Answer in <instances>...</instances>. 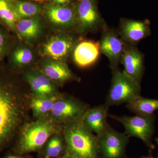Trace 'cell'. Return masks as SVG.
I'll return each mask as SVG.
<instances>
[{"mask_svg":"<svg viewBox=\"0 0 158 158\" xmlns=\"http://www.w3.org/2000/svg\"><path fill=\"white\" fill-rule=\"evenodd\" d=\"M15 74L0 65V153L16 135L23 119V100Z\"/></svg>","mask_w":158,"mask_h":158,"instance_id":"cell-1","label":"cell"},{"mask_svg":"<svg viewBox=\"0 0 158 158\" xmlns=\"http://www.w3.org/2000/svg\"><path fill=\"white\" fill-rule=\"evenodd\" d=\"M62 131L67 152L84 158H101L97 136L81 119L64 124Z\"/></svg>","mask_w":158,"mask_h":158,"instance_id":"cell-2","label":"cell"},{"mask_svg":"<svg viewBox=\"0 0 158 158\" xmlns=\"http://www.w3.org/2000/svg\"><path fill=\"white\" fill-rule=\"evenodd\" d=\"M56 123L50 117H44L26 125L21 130L13 151L23 154L39 149L58 132L59 129Z\"/></svg>","mask_w":158,"mask_h":158,"instance_id":"cell-3","label":"cell"},{"mask_svg":"<svg viewBox=\"0 0 158 158\" xmlns=\"http://www.w3.org/2000/svg\"><path fill=\"white\" fill-rule=\"evenodd\" d=\"M141 84L118 68L112 70L111 86L105 103L109 107L127 104L141 96Z\"/></svg>","mask_w":158,"mask_h":158,"instance_id":"cell-4","label":"cell"},{"mask_svg":"<svg viewBox=\"0 0 158 158\" xmlns=\"http://www.w3.org/2000/svg\"><path fill=\"white\" fill-rule=\"evenodd\" d=\"M109 116L120 123L124 127V133L129 138H139L151 150L155 148V145L152 141L155 131L156 116L154 114L150 116L135 115L133 116H118L109 115Z\"/></svg>","mask_w":158,"mask_h":158,"instance_id":"cell-5","label":"cell"},{"mask_svg":"<svg viewBox=\"0 0 158 158\" xmlns=\"http://www.w3.org/2000/svg\"><path fill=\"white\" fill-rule=\"evenodd\" d=\"M76 2L65 6L44 4L41 15L49 27L55 32H75Z\"/></svg>","mask_w":158,"mask_h":158,"instance_id":"cell-6","label":"cell"},{"mask_svg":"<svg viewBox=\"0 0 158 158\" xmlns=\"http://www.w3.org/2000/svg\"><path fill=\"white\" fill-rule=\"evenodd\" d=\"M77 42V37L73 33L56 32L40 46V54L42 58H51L66 62L72 54Z\"/></svg>","mask_w":158,"mask_h":158,"instance_id":"cell-7","label":"cell"},{"mask_svg":"<svg viewBox=\"0 0 158 158\" xmlns=\"http://www.w3.org/2000/svg\"><path fill=\"white\" fill-rule=\"evenodd\" d=\"M104 27L97 0H77L75 32L82 35Z\"/></svg>","mask_w":158,"mask_h":158,"instance_id":"cell-8","label":"cell"},{"mask_svg":"<svg viewBox=\"0 0 158 158\" xmlns=\"http://www.w3.org/2000/svg\"><path fill=\"white\" fill-rule=\"evenodd\" d=\"M89 106L71 97L60 96L55 102L49 117L65 124L81 119Z\"/></svg>","mask_w":158,"mask_h":158,"instance_id":"cell-9","label":"cell"},{"mask_svg":"<svg viewBox=\"0 0 158 158\" xmlns=\"http://www.w3.org/2000/svg\"><path fill=\"white\" fill-rule=\"evenodd\" d=\"M97 136L101 158H123L129 137L120 133L110 125L103 132Z\"/></svg>","mask_w":158,"mask_h":158,"instance_id":"cell-10","label":"cell"},{"mask_svg":"<svg viewBox=\"0 0 158 158\" xmlns=\"http://www.w3.org/2000/svg\"><path fill=\"white\" fill-rule=\"evenodd\" d=\"M101 52L109 59L112 70L118 68L126 44L114 31L104 28L99 42Z\"/></svg>","mask_w":158,"mask_h":158,"instance_id":"cell-11","label":"cell"},{"mask_svg":"<svg viewBox=\"0 0 158 158\" xmlns=\"http://www.w3.org/2000/svg\"><path fill=\"white\" fill-rule=\"evenodd\" d=\"M40 70L56 85H63L77 80L66 62L49 58H42L39 63Z\"/></svg>","mask_w":158,"mask_h":158,"instance_id":"cell-12","label":"cell"},{"mask_svg":"<svg viewBox=\"0 0 158 158\" xmlns=\"http://www.w3.org/2000/svg\"><path fill=\"white\" fill-rule=\"evenodd\" d=\"M120 38L126 44L134 45L151 34L148 20L123 19L119 26Z\"/></svg>","mask_w":158,"mask_h":158,"instance_id":"cell-13","label":"cell"},{"mask_svg":"<svg viewBox=\"0 0 158 158\" xmlns=\"http://www.w3.org/2000/svg\"><path fill=\"white\" fill-rule=\"evenodd\" d=\"M144 57L135 47L127 44L120 62L124 67L123 71L140 84L145 70Z\"/></svg>","mask_w":158,"mask_h":158,"instance_id":"cell-14","label":"cell"},{"mask_svg":"<svg viewBox=\"0 0 158 158\" xmlns=\"http://www.w3.org/2000/svg\"><path fill=\"white\" fill-rule=\"evenodd\" d=\"M8 68L16 73L27 68L36 60V53L32 45L20 40L16 43L8 56Z\"/></svg>","mask_w":158,"mask_h":158,"instance_id":"cell-15","label":"cell"},{"mask_svg":"<svg viewBox=\"0 0 158 158\" xmlns=\"http://www.w3.org/2000/svg\"><path fill=\"white\" fill-rule=\"evenodd\" d=\"M24 77L34 96H50L57 94L56 84L38 68H32L26 71Z\"/></svg>","mask_w":158,"mask_h":158,"instance_id":"cell-16","label":"cell"},{"mask_svg":"<svg viewBox=\"0 0 158 158\" xmlns=\"http://www.w3.org/2000/svg\"><path fill=\"white\" fill-rule=\"evenodd\" d=\"M44 27L40 15L21 19L15 27V35L20 40L33 45L41 37Z\"/></svg>","mask_w":158,"mask_h":158,"instance_id":"cell-17","label":"cell"},{"mask_svg":"<svg viewBox=\"0 0 158 158\" xmlns=\"http://www.w3.org/2000/svg\"><path fill=\"white\" fill-rule=\"evenodd\" d=\"M100 52L99 42L84 40L77 43L72 55L74 62L78 66L85 68L97 61Z\"/></svg>","mask_w":158,"mask_h":158,"instance_id":"cell-18","label":"cell"},{"mask_svg":"<svg viewBox=\"0 0 158 158\" xmlns=\"http://www.w3.org/2000/svg\"><path fill=\"white\" fill-rule=\"evenodd\" d=\"M109 108L105 103L88 108L81 118L83 124L96 135L103 132L110 125L107 121Z\"/></svg>","mask_w":158,"mask_h":158,"instance_id":"cell-19","label":"cell"},{"mask_svg":"<svg viewBox=\"0 0 158 158\" xmlns=\"http://www.w3.org/2000/svg\"><path fill=\"white\" fill-rule=\"evenodd\" d=\"M59 97L58 94L50 96H33L31 100V106L34 117L42 118L49 114L55 102Z\"/></svg>","mask_w":158,"mask_h":158,"instance_id":"cell-20","label":"cell"},{"mask_svg":"<svg viewBox=\"0 0 158 158\" xmlns=\"http://www.w3.org/2000/svg\"><path fill=\"white\" fill-rule=\"evenodd\" d=\"M20 19L10 0H0V23L15 34V27Z\"/></svg>","mask_w":158,"mask_h":158,"instance_id":"cell-21","label":"cell"},{"mask_svg":"<svg viewBox=\"0 0 158 158\" xmlns=\"http://www.w3.org/2000/svg\"><path fill=\"white\" fill-rule=\"evenodd\" d=\"M126 108L136 115L150 116L158 110V100L140 96L127 104Z\"/></svg>","mask_w":158,"mask_h":158,"instance_id":"cell-22","label":"cell"},{"mask_svg":"<svg viewBox=\"0 0 158 158\" xmlns=\"http://www.w3.org/2000/svg\"><path fill=\"white\" fill-rule=\"evenodd\" d=\"M16 13L21 19L28 18L40 15L42 5L28 0H10Z\"/></svg>","mask_w":158,"mask_h":158,"instance_id":"cell-23","label":"cell"},{"mask_svg":"<svg viewBox=\"0 0 158 158\" xmlns=\"http://www.w3.org/2000/svg\"><path fill=\"white\" fill-rule=\"evenodd\" d=\"M10 32L2 25H0V65L16 43Z\"/></svg>","mask_w":158,"mask_h":158,"instance_id":"cell-24","label":"cell"},{"mask_svg":"<svg viewBox=\"0 0 158 158\" xmlns=\"http://www.w3.org/2000/svg\"><path fill=\"white\" fill-rule=\"evenodd\" d=\"M63 149L62 139L57 135H54L49 139L47 145V158L57 157L61 154Z\"/></svg>","mask_w":158,"mask_h":158,"instance_id":"cell-25","label":"cell"},{"mask_svg":"<svg viewBox=\"0 0 158 158\" xmlns=\"http://www.w3.org/2000/svg\"><path fill=\"white\" fill-rule=\"evenodd\" d=\"M77 1V0H49L46 3L58 6H65L74 4Z\"/></svg>","mask_w":158,"mask_h":158,"instance_id":"cell-26","label":"cell"},{"mask_svg":"<svg viewBox=\"0 0 158 158\" xmlns=\"http://www.w3.org/2000/svg\"><path fill=\"white\" fill-rule=\"evenodd\" d=\"M61 158H84L77 155L71 153L67 152H66V153L65 155L62 156Z\"/></svg>","mask_w":158,"mask_h":158,"instance_id":"cell-27","label":"cell"},{"mask_svg":"<svg viewBox=\"0 0 158 158\" xmlns=\"http://www.w3.org/2000/svg\"><path fill=\"white\" fill-rule=\"evenodd\" d=\"M30 1L35 2L39 3V4L42 5V4H45V3L47 2L49 0H30Z\"/></svg>","mask_w":158,"mask_h":158,"instance_id":"cell-28","label":"cell"},{"mask_svg":"<svg viewBox=\"0 0 158 158\" xmlns=\"http://www.w3.org/2000/svg\"><path fill=\"white\" fill-rule=\"evenodd\" d=\"M4 158H24L18 156H15L13 155H8L6 156V157H5Z\"/></svg>","mask_w":158,"mask_h":158,"instance_id":"cell-29","label":"cell"},{"mask_svg":"<svg viewBox=\"0 0 158 158\" xmlns=\"http://www.w3.org/2000/svg\"><path fill=\"white\" fill-rule=\"evenodd\" d=\"M141 158H154V157L153 156L152 153V152H150L149 154L147 156H144L142 157Z\"/></svg>","mask_w":158,"mask_h":158,"instance_id":"cell-30","label":"cell"},{"mask_svg":"<svg viewBox=\"0 0 158 158\" xmlns=\"http://www.w3.org/2000/svg\"><path fill=\"white\" fill-rule=\"evenodd\" d=\"M155 141H156V143L157 145L158 146V138H156ZM156 158H158V154L157 157Z\"/></svg>","mask_w":158,"mask_h":158,"instance_id":"cell-31","label":"cell"}]
</instances>
